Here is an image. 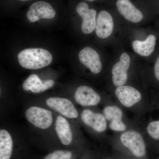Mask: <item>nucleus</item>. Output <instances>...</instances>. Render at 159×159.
<instances>
[{"instance_id": "21", "label": "nucleus", "mask_w": 159, "mask_h": 159, "mask_svg": "<svg viewBox=\"0 0 159 159\" xmlns=\"http://www.w3.org/2000/svg\"><path fill=\"white\" fill-rule=\"evenodd\" d=\"M154 72L156 78L159 81V55L157 57L154 67Z\"/></svg>"}, {"instance_id": "4", "label": "nucleus", "mask_w": 159, "mask_h": 159, "mask_svg": "<svg viewBox=\"0 0 159 159\" xmlns=\"http://www.w3.org/2000/svg\"><path fill=\"white\" fill-rule=\"evenodd\" d=\"M130 61V56L128 53H122L119 61L114 64L111 70L112 80L114 85L116 87L124 85L127 82Z\"/></svg>"}, {"instance_id": "17", "label": "nucleus", "mask_w": 159, "mask_h": 159, "mask_svg": "<svg viewBox=\"0 0 159 159\" xmlns=\"http://www.w3.org/2000/svg\"><path fill=\"white\" fill-rule=\"evenodd\" d=\"M55 129L63 145H70L73 140V135L67 120L61 116H58L55 122Z\"/></svg>"}, {"instance_id": "23", "label": "nucleus", "mask_w": 159, "mask_h": 159, "mask_svg": "<svg viewBox=\"0 0 159 159\" xmlns=\"http://www.w3.org/2000/svg\"><path fill=\"white\" fill-rule=\"evenodd\" d=\"M19 1H22V2H26V1H29L30 0H19Z\"/></svg>"}, {"instance_id": "14", "label": "nucleus", "mask_w": 159, "mask_h": 159, "mask_svg": "<svg viewBox=\"0 0 159 159\" xmlns=\"http://www.w3.org/2000/svg\"><path fill=\"white\" fill-rule=\"evenodd\" d=\"M103 114L106 119L110 122L109 127L111 130L116 131H123L126 128L122 122L123 113L119 107L114 106H107L104 108Z\"/></svg>"}, {"instance_id": "15", "label": "nucleus", "mask_w": 159, "mask_h": 159, "mask_svg": "<svg viewBox=\"0 0 159 159\" xmlns=\"http://www.w3.org/2000/svg\"><path fill=\"white\" fill-rule=\"evenodd\" d=\"M54 84V81L52 80L43 81L36 74H31L23 83V88L25 91L39 93L51 89Z\"/></svg>"}, {"instance_id": "3", "label": "nucleus", "mask_w": 159, "mask_h": 159, "mask_svg": "<svg viewBox=\"0 0 159 159\" xmlns=\"http://www.w3.org/2000/svg\"><path fill=\"white\" fill-rule=\"evenodd\" d=\"M120 140L123 145L131 151L135 156L141 157L146 153L145 142L142 135L135 131H129L122 134Z\"/></svg>"}, {"instance_id": "5", "label": "nucleus", "mask_w": 159, "mask_h": 159, "mask_svg": "<svg viewBox=\"0 0 159 159\" xmlns=\"http://www.w3.org/2000/svg\"><path fill=\"white\" fill-rule=\"evenodd\" d=\"M56 15V11L52 6L47 2L40 1L35 2L29 7L27 17L31 23L40 19H51Z\"/></svg>"}, {"instance_id": "7", "label": "nucleus", "mask_w": 159, "mask_h": 159, "mask_svg": "<svg viewBox=\"0 0 159 159\" xmlns=\"http://www.w3.org/2000/svg\"><path fill=\"white\" fill-rule=\"evenodd\" d=\"M47 105L67 118L75 119L78 116V112L69 99L60 97H51L46 101Z\"/></svg>"}, {"instance_id": "20", "label": "nucleus", "mask_w": 159, "mask_h": 159, "mask_svg": "<svg viewBox=\"0 0 159 159\" xmlns=\"http://www.w3.org/2000/svg\"><path fill=\"white\" fill-rule=\"evenodd\" d=\"M147 131L152 139L159 140V120L150 122L147 126Z\"/></svg>"}, {"instance_id": "19", "label": "nucleus", "mask_w": 159, "mask_h": 159, "mask_svg": "<svg viewBox=\"0 0 159 159\" xmlns=\"http://www.w3.org/2000/svg\"><path fill=\"white\" fill-rule=\"evenodd\" d=\"M72 153L66 150H58L48 154L43 159H71Z\"/></svg>"}, {"instance_id": "1", "label": "nucleus", "mask_w": 159, "mask_h": 159, "mask_svg": "<svg viewBox=\"0 0 159 159\" xmlns=\"http://www.w3.org/2000/svg\"><path fill=\"white\" fill-rule=\"evenodd\" d=\"M20 65L29 70H38L51 64L53 60L50 52L42 48L25 49L18 54Z\"/></svg>"}, {"instance_id": "6", "label": "nucleus", "mask_w": 159, "mask_h": 159, "mask_svg": "<svg viewBox=\"0 0 159 159\" xmlns=\"http://www.w3.org/2000/svg\"><path fill=\"white\" fill-rule=\"evenodd\" d=\"M76 11L82 19L81 30L85 34L92 33L95 30L97 11L95 9H90L87 3L81 2L76 6Z\"/></svg>"}, {"instance_id": "13", "label": "nucleus", "mask_w": 159, "mask_h": 159, "mask_svg": "<svg viewBox=\"0 0 159 159\" xmlns=\"http://www.w3.org/2000/svg\"><path fill=\"white\" fill-rule=\"evenodd\" d=\"M82 122L88 126L98 133H102L106 130L107 126L106 119L102 114L96 113L89 110L86 109L81 113Z\"/></svg>"}, {"instance_id": "12", "label": "nucleus", "mask_w": 159, "mask_h": 159, "mask_svg": "<svg viewBox=\"0 0 159 159\" xmlns=\"http://www.w3.org/2000/svg\"><path fill=\"white\" fill-rule=\"evenodd\" d=\"M74 98L77 103L82 106L97 105L100 102V96L93 89L86 85L79 87L75 91Z\"/></svg>"}, {"instance_id": "11", "label": "nucleus", "mask_w": 159, "mask_h": 159, "mask_svg": "<svg viewBox=\"0 0 159 159\" xmlns=\"http://www.w3.org/2000/svg\"><path fill=\"white\" fill-rule=\"evenodd\" d=\"M116 6L118 11L131 23H139L143 20V13L129 0H117Z\"/></svg>"}, {"instance_id": "10", "label": "nucleus", "mask_w": 159, "mask_h": 159, "mask_svg": "<svg viewBox=\"0 0 159 159\" xmlns=\"http://www.w3.org/2000/svg\"><path fill=\"white\" fill-rule=\"evenodd\" d=\"M115 94L121 104L127 107L133 106L142 97V94L137 89L128 85L117 87Z\"/></svg>"}, {"instance_id": "9", "label": "nucleus", "mask_w": 159, "mask_h": 159, "mask_svg": "<svg viewBox=\"0 0 159 159\" xmlns=\"http://www.w3.org/2000/svg\"><path fill=\"white\" fill-rule=\"evenodd\" d=\"M79 58L80 62L89 69L92 73L99 74L102 70L100 55L94 49L86 47L80 52Z\"/></svg>"}, {"instance_id": "18", "label": "nucleus", "mask_w": 159, "mask_h": 159, "mask_svg": "<svg viewBox=\"0 0 159 159\" xmlns=\"http://www.w3.org/2000/svg\"><path fill=\"white\" fill-rule=\"evenodd\" d=\"M13 141L10 134L5 129L0 130V159L11 158Z\"/></svg>"}, {"instance_id": "2", "label": "nucleus", "mask_w": 159, "mask_h": 159, "mask_svg": "<svg viewBox=\"0 0 159 159\" xmlns=\"http://www.w3.org/2000/svg\"><path fill=\"white\" fill-rule=\"evenodd\" d=\"M25 116L32 125L43 129L48 128L53 122V115L51 111L37 107H31L28 109Z\"/></svg>"}, {"instance_id": "22", "label": "nucleus", "mask_w": 159, "mask_h": 159, "mask_svg": "<svg viewBox=\"0 0 159 159\" xmlns=\"http://www.w3.org/2000/svg\"><path fill=\"white\" fill-rule=\"evenodd\" d=\"M85 1H89V2H93V1H96V0H85Z\"/></svg>"}, {"instance_id": "16", "label": "nucleus", "mask_w": 159, "mask_h": 159, "mask_svg": "<svg viewBox=\"0 0 159 159\" xmlns=\"http://www.w3.org/2000/svg\"><path fill=\"white\" fill-rule=\"evenodd\" d=\"M156 43V36L150 34L144 40H134L132 43V47L136 54L143 57H148L154 51Z\"/></svg>"}, {"instance_id": "8", "label": "nucleus", "mask_w": 159, "mask_h": 159, "mask_svg": "<svg viewBox=\"0 0 159 159\" xmlns=\"http://www.w3.org/2000/svg\"><path fill=\"white\" fill-rule=\"evenodd\" d=\"M114 20L111 15L106 10H101L97 15L95 31L97 36L102 39L108 38L112 34Z\"/></svg>"}]
</instances>
